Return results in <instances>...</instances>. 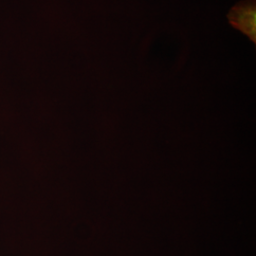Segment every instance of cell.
<instances>
[{"label":"cell","instance_id":"cell-1","mask_svg":"<svg viewBox=\"0 0 256 256\" xmlns=\"http://www.w3.org/2000/svg\"><path fill=\"white\" fill-rule=\"evenodd\" d=\"M228 20L232 27L247 36L256 44V0L240 1L230 10Z\"/></svg>","mask_w":256,"mask_h":256}]
</instances>
